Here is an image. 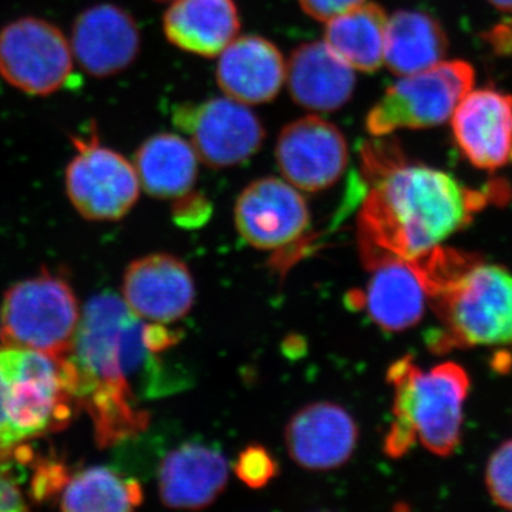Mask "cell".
<instances>
[{"mask_svg": "<svg viewBox=\"0 0 512 512\" xmlns=\"http://www.w3.org/2000/svg\"><path fill=\"white\" fill-rule=\"evenodd\" d=\"M180 333L138 318L117 293L103 292L84 306L60 372L74 406L87 413L97 446L107 448L147 430L144 400L165 389L161 355Z\"/></svg>", "mask_w": 512, "mask_h": 512, "instance_id": "6da1fadb", "label": "cell"}, {"mask_svg": "<svg viewBox=\"0 0 512 512\" xmlns=\"http://www.w3.org/2000/svg\"><path fill=\"white\" fill-rule=\"evenodd\" d=\"M359 220V247L367 268L386 256L414 261L466 227L491 197V187H468L453 175L407 164L404 158L370 177Z\"/></svg>", "mask_w": 512, "mask_h": 512, "instance_id": "7a4b0ae2", "label": "cell"}, {"mask_svg": "<svg viewBox=\"0 0 512 512\" xmlns=\"http://www.w3.org/2000/svg\"><path fill=\"white\" fill-rule=\"evenodd\" d=\"M393 384V423L384 441L387 456L402 457L416 441L437 456L458 446L470 380L463 367L443 363L430 370L406 356L387 372Z\"/></svg>", "mask_w": 512, "mask_h": 512, "instance_id": "3957f363", "label": "cell"}, {"mask_svg": "<svg viewBox=\"0 0 512 512\" xmlns=\"http://www.w3.org/2000/svg\"><path fill=\"white\" fill-rule=\"evenodd\" d=\"M76 409L60 365L37 350L0 349V461H26L30 444L64 429Z\"/></svg>", "mask_w": 512, "mask_h": 512, "instance_id": "277c9868", "label": "cell"}, {"mask_svg": "<svg viewBox=\"0 0 512 512\" xmlns=\"http://www.w3.org/2000/svg\"><path fill=\"white\" fill-rule=\"evenodd\" d=\"M429 296L457 342L512 346V274L503 266L477 264L456 272L450 261L434 266Z\"/></svg>", "mask_w": 512, "mask_h": 512, "instance_id": "5b68a950", "label": "cell"}, {"mask_svg": "<svg viewBox=\"0 0 512 512\" xmlns=\"http://www.w3.org/2000/svg\"><path fill=\"white\" fill-rule=\"evenodd\" d=\"M82 312L72 286L53 274L13 285L2 303L5 345L37 350L60 362L72 349Z\"/></svg>", "mask_w": 512, "mask_h": 512, "instance_id": "8992f818", "label": "cell"}, {"mask_svg": "<svg viewBox=\"0 0 512 512\" xmlns=\"http://www.w3.org/2000/svg\"><path fill=\"white\" fill-rule=\"evenodd\" d=\"M474 83L473 66L463 60H443L423 72L404 76L369 111L367 131L373 137H384L397 130L441 126L451 120Z\"/></svg>", "mask_w": 512, "mask_h": 512, "instance_id": "52a82bcc", "label": "cell"}, {"mask_svg": "<svg viewBox=\"0 0 512 512\" xmlns=\"http://www.w3.org/2000/svg\"><path fill=\"white\" fill-rule=\"evenodd\" d=\"M74 154L67 165L66 190L82 217L117 221L128 214L140 195L136 167L117 151L101 146L96 131L74 137Z\"/></svg>", "mask_w": 512, "mask_h": 512, "instance_id": "ba28073f", "label": "cell"}, {"mask_svg": "<svg viewBox=\"0 0 512 512\" xmlns=\"http://www.w3.org/2000/svg\"><path fill=\"white\" fill-rule=\"evenodd\" d=\"M73 67L72 46L53 23L30 16L0 30V76L19 92L56 93L69 82Z\"/></svg>", "mask_w": 512, "mask_h": 512, "instance_id": "9c48e42d", "label": "cell"}, {"mask_svg": "<svg viewBox=\"0 0 512 512\" xmlns=\"http://www.w3.org/2000/svg\"><path fill=\"white\" fill-rule=\"evenodd\" d=\"M175 126L191 137L198 158L208 167L227 168L258 153L266 133L247 104L218 97L201 104H184L174 113Z\"/></svg>", "mask_w": 512, "mask_h": 512, "instance_id": "30bf717a", "label": "cell"}, {"mask_svg": "<svg viewBox=\"0 0 512 512\" xmlns=\"http://www.w3.org/2000/svg\"><path fill=\"white\" fill-rule=\"evenodd\" d=\"M276 163L288 183L318 192L338 183L349 161L346 138L335 124L306 116L282 128Z\"/></svg>", "mask_w": 512, "mask_h": 512, "instance_id": "8fae6325", "label": "cell"}, {"mask_svg": "<svg viewBox=\"0 0 512 512\" xmlns=\"http://www.w3.org/2000/svg\"><path fill=\"white\" fill-rule=\"evenodd\" d=\"M311 222L305 198L293 185L266 177L248 185L235 204V225L251 247L274 251L305 234Z\"/></svg>", "mask_w": 512, "mask_h": 512, "instance_id": "7c38bea8", "label": "cell"}, {"mask_svg": "<svg viewBox=\"0 0 512 512\" xmlns=\"http://www.w3.org/2000/svg\"><path fill=\"white\" fill-rule=\"evenodd\" d=\"M461 153L474 167L494 171L512 164V96L471 90L450 120Z\"/></svg>", "mask_w": 512, "mask_h": 512, "instance_id": "4fadbf2b", "label": "cell"}, {"mask_svg": "<svg viewBox=\"0 0 512 512\" xmlns=\"http://www.w3.org/2000/svg\"><path fill=\"white\" fill-rule=\"evenodd\" d=\"M70 46L84 72L94 77H109L123 72L137 59L140 30L127 10L100 3L84 10L74 20Z\"/></svg>", "mask_w": 512, "mask_h": 512, "instance_id": "5bb4252c", "label": "cell"}, {"mask_svg": "<svg viewBox=\"0 0 512 512\" xmlns=\"http://www.w3.org/2000/svg\"><path fill=\"white\" fill-rule=\"evenodd\" d=\"M124 302L147 322H175L191 311L195 286L188 266L168 254L147 255L128 266Z\"/></svg>", "mask_w": 512, "mask_h": 512, "instance_id": "9a60e30c", "label": "cell"}, {"mask_svg": "<svg viewBox=\"0 0 512 512\" xmlns=\"http://www.w3.org/2000/svg\"><path fill=\"white\" fill-rule=\"evenodd\" d=\"M359 439L356 421L339 404L303 407L289 420L286 448L296 464L308 470H333L348 463Z\"/></svg>", "mask_w": 512, "mask_h": 512, "instance_id": "2e32d148", "label": "cell"}, {"mask_svg": "<svg viewBox=\"0 0 512 512\" xmlns=\"http://www.w3.org/2000/svg\"><path fill=\"white\" fill-rule=\"evenodd\" d=\"M373 269L365 292L349 296L353 308H365L367 315L386 332L412 328L426 308V282L414 261L386 256Z\"/></svg>", "mask_w": 512, "mask_h": 512, "instance_id": "e0dca14e", "label": "cell"}, {"mask_svg": "<svg viewBox=\"0 0 512 512\" xmlns=\"http://www.w3.org/2000/svg\"><path fill=\"white\" fill-rule=\"evenodd\" d=\"M285 80L284 56L261 36L235 37L218 60V86L227 97L247 106L274 100Z\"/></svg>", "mask_w": 512, "mask_h": 512, "instance_id": "ac0fdd59", "label": "cell"}, {"mask_svg": "<svg viewBox=\"0 0 512 512\" xmlns=\"http://www.w3.org/2000/svg\"><path fill=\"white\" fill-rule=\"evenodd\" d=\"M229 463L217 448L188 443L161 461L158 491L164 505L200 510L217 500L227 487Z\"/></svg>", "mask_w": 512, "mask_h": 512, "instance_id": "d6986e66", "label": "cell"}, {"mask_svg": "<svg viewBox=\"0 0 512 512\" xmlns=\"http://www.w3.org/2000/svg\"><path fill=\"white\" fill-rule=\"evenodd\" d=\"M285 82L299 106L328 113L348 103L355 92L356 74L325 42H312L293 50Z\"/></svg>", "mask_w": 512, "mask_h": 512, "instance_id": "ffe728a7", "label": "cell"}, {"mask_svg": "<svg viewBox=\"0 0 512 512\" xmlns=\"http://www.w3.org/2000/svg\"><path fill=\"white\" fill-rule=\"evenodd\" d=\"M239 28L234 0H174L163 18L168 42L202 57L220 56Z\"/></svg>", "mask_w": 512, "mask_h": 512, "instance_id": "44dd1931", "label": "cell"}, {"mask_svg": "<svg viewBox=\"0 0 512 512\" xmlns=\"http://www.w3.org/2000/svg\"><path fill=\"white\" fill-rule=\"evenodd\" d=\"M448 49L446 33L436 19L417 10H397L387 22L384 63L404 77L443 62Z\"/></svg>", "mask_w": 512, "mask_h": 512, "instance_id": "7402d4cb", "label": "cell"}, {"mask_svg": "<svg viewBox=\"0 0 512 512\" xmlns=\"http://www.w3.org/2000/svg\"><path fill=\"white\" fill-rule=\"evenodd\" d=\"M198 160L194 147L187 140L161 133L141 144L134 167L147 194L177 200L188 194L197 180Z\"/></svg>", "mask_w": 512, "mask_h": 512, "instance_id": "603a6c76", "label": "cell"}, {"mask_svg": "<svg viewBox=\"0 0 512 512\" xmlns=\"http://www.w3.org/2000/svg\"><path fill=\"white\" fill-rule=\"evenodd\" d=\"M387 22L382 6L365 2L329 20L323 42L352 69L373 73L384 63Z\"/></svg>", "mask_w": 512, "mask_h": 512, "instance_id": "cb8c5ba5", "label": "cell"}, {"mask_svg": "<svg viewBox=\"0 0 512 512\" xmlns=\"http://www.w3.org/2000/svg\"><path fill=\"white\" fill-rule=\"evenodd\" d=\"M143 500L138 481L121 477L107 467L69 473L56 498L60 510L77 512L133 511Z\"/></svg>", "mask_w": 512, "mask_h": 512, "instance_id": "d4e9b609", "label": "cell"}, {"mask_svg": "<svg viewBox=\"0 0 512 512\" xmlns=\"http://www.w3.org/2000/svg\"><path fill=\"white\" fill-rule=\"evenodd\" d=\"M487 485L498 505L512 510V440L491 456L487 467Z\"/></svg>", "mask_w": 512, "mask_h": 512, "instance_id": "484cf974", "label": "cell"}, {"mask_svg": "<svg viewBox=\"0 0 512 512\" xmlns=\"http://www.w3.org/2000/svg\"><path fill=\"white\" fill-rule=\"evenodd\" d=\"M235 473L248 487L261 488L278 473L274 457L261 446H249L239 454Z\"/></svg>", "mask_w": 512, "mask_h": 512, "instance_id": "4316f807", "label": "cell"}, {"mask_svg": "<svg viewBox=\"0 0 512 512\" xmlns=\"http://www.w3.org/2000/svg\"><path fill=\"white\" fill-rule=\"evenodd\" d=\"M210 210V204L202 195H192L188 192L183 197L177 198L173 210L174 220L181 227H195L205 221V218L210 215Z\"/></svg>", "mask_w": 512, "mask_h": 512, "instance_id": "83f0119b", "label": "cell"}, {"mask_svg": "<svg viewBox=\"0 0 512 512\" xmlns=\"http://www.w3.org/2000/svg\"><path fill=\"white\" fill-rule=\"evenodd\" d=\"M365 2L366 0H299V5L312 19L329 22Z\"/></svg>", "mask_w": 512, "mask_h": 512, "instance_id": "f1b7e54d", "label": "cell"}, {"mask_svg": "<svg viewBox=\"0 0 512 512\" xmlns=\"http://www.w3.org/2000/svg\"><path fill=\"white\" fill-rule=\"evenodd\" d=\"M29 510L28 500L20 490L15 474L8 466L0 464V511Z\"/></svg>", "mask_w": 512, "mask_h": 512, "instance_id": "f546056e", "label": "cell"}, {"mask_svg": "<svg viewBox=\"0 0 512 512\" xmlns=\"http://www.w3.org/2000/svg\"><path fill=\"white\" fill-rule=\"evenodd\" d=\"M495 9L501 12L512 13V0H488Z\"/></svg>", "mask_w": 512, "mask_h": 512, "instance_id": "4dcf8cb0", "label": "cell"}, {"mask_svg": "<svg viewBox=\"0 0 512 512\" xmlns=\"http://www.w3.org/2000/svg\"><path fill=\"white\" fill-rule=\"evenodd\" d=\"M156 2H174V0H156Z\"/></svg>", "mask_w": 512, "mask_h": 512, "instance_id": "1f68e13d", "label": "cell"}]
</instances>
